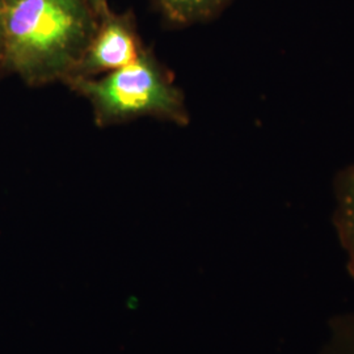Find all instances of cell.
<instances>
[{
	"label": "cell",
	"instance_id": "cell-5",
	"mask_svg": "<svg viewBox=\"0 0 354 354\" xmlns=\"http://www.w3.org/2000/svg\"><path fill=\"white\" fill-rule=\"evenodd\" d=\"M235 0H155L165 21L175 26H197L216 19Z\"/></svg>",
	"mask_w": 354,
	"mask_h": 354
},
{
	"label": "cell",
	"instance_id": "cell-4",
	"mask_svg": "<svg viewBox=\"0 0 354 354\" xmlns=\"http://www.w3.org/2000/svg\"><path fill=\"white\" fill-rule=\"evenodd\" d=\"M333 197V227L345 253L346 270L354 279V163L335 177Z\"/></svg>",
	"mask_w": 354,
	"mask_h": 354
},
{
	"label": "cell",
	"instance_id": "cell-7",
	"mask_svg": "<svg viewBox=\"0 0 354 354\" xmlns=\"http://www.w3.org/2000/svg\"><path fill=\"white\" fill-rule=\"evenodd\" d=\"M87 3L97 16L109 8V0H87Z\"/></svg>",
	"mask_w": 354,
	"mask_h": 354
},
{
	"label": "cell",
	"instance_id": "cell-3",
	"mask_svg": "<svg viewBox=\"0 0 354 354\" xmlns=\"http://www.w3.org/2000/svg\"><path fill=\"white\" fill-rule=\"evenodd\" d=\"M146 46L131 12L105 10L70 77H96L120 70L140 58ZM67 80V79H66Z\"/></svg>",
	"mask_w": 354,
	"mask_h": 354
},
{
	"label": "cell",
	"instance_id": "cell-8",
	"mask_svg": "<svg viewBox=\"0 0 354 354\" xmlns=\"http://www.w3.org/2000/svg\"><path fill=\"white\" fill-rule=\"evenodd\" d=\"M3 13H4V0H0V55L3 50Z\"/></svg>",
	"mask_w": 354,
	"mask_h": 354
},
{
	"label": "cell",
	"instance_id": "cell-1",
	"mask_svg": "<svg viewBox=\"0 0 354 354\" xmlns=\"http://www.w3.org/2000/svg\"><path fill=\"white\" fill-rule=\"evenodd\" d=\"M96 26L87 0H4L0 67L29 87L64 83Z\"/></svg>",
	"mask_w": 354,
	"mask_h": 354
},
{
	"label": "cell",
	"instance_id": "cell-2",
	"mask_svg": "<svg viewBox=\"0 0 354 354\" xmlns=\"http://www.w3.org/2000/svg\"><path fill=\"white\" fill-rule=\"evenodd\" d=\"M64 84L89 102L99 127L142 117L178 127L190 122L184 93L150 48L137 61L113 73L96 77H68Z\"/></svg>",
	"mask_w": 354,
	"mask_h": 354
},
{
	"label": "cell",
	"instance_id": "cell-6",
	"mask_svg": "<svg viewBox=\"0 0 354 354\" xmlns=\"http://www.w3.org/2000/svg\"><path fill=\"white\" fill-rule=\"evenodd\" d=\"M320 354H354V313L333 317Z\"/></svg>",
	"mask_w": 354,
	"mask_h": 354
}]
</instances>
